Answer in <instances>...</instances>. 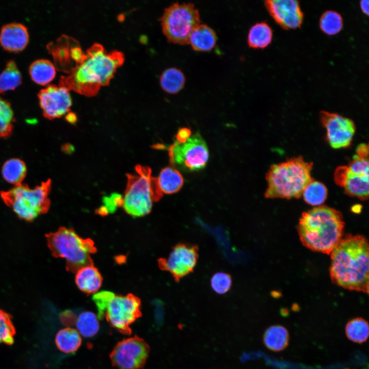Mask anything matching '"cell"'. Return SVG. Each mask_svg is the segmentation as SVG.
I'll list each match as a JSON object with an SVG mask.
<instances>
[{"label":"cell","mask_w":369,"mask_h":369,"mask_svg":"<svg viewBox=\"0 0 369 369\" xmlns=\"http://www.w3.org/2000/svg\"><path fill=\"white\" fill-rule=\"evenodd\" d=\"M140 302L130 294L114 296L110 302L105 315L109 323L123 333L130 331V326L140 315Z\"/></svg>","instance_id":"30bf717a"},{"label":"cell","mask_w":369,"mask_h":369,"mask_svg":"<svg viewBox=\"0 0 369 369\" xmlns=\"http://www.w3.org/2000/svg\"><path fill=\"white\" fill-rule=\"evenodd\" d=\"M356 155L361 157L368 158V147L365 144H360L356 149Z\"/></svg>","instance_id":"74e56055"},{"label":"cell","mask_w":369,"mask_h":369,"mask_svg":"<svg viewBox=\"0 0 369 369\" xmlns=\"http://www.w3.org/2000/svg\"><path fill=\"white\" fill-rule=\"evenodd\" d=\"M163 34L168 40L178 45H187L193 30L200 24L198 10L193 3L172 4L160 19Z\"/></svg>","instance_id":"ba28073f"},{"label":"cell","mask_w":369,"mask_h":369,"mask_svg":"<svg viewBox=\"0 0 369 369\" xmlns=\"http://www.w3.org/2000/svg\"><path fill=\"white\" fill-rule=\"evenodd\" d=\"M55 344L61 352L71 353L79 347L81 339L78 331L74 329L66 327L59 330L57 333Z\"/></svg>","instance_id":"cb8c5ba5"},{"label":"cell","mask_w":369,"mask_h":369,"mask_svg":"<svg viewBox=\"0 0 369 369\" xmlns=\"http://www.w3.org/2000/svg\"><path fill=\"white\" fill-rule=\"evenodd\" d=\"M320 116L326 130L327 139L331 147L340 149L348 147L356 131L353 121L337 113L325 111H321Z\"/></svg>","instance_id":"4fadbf2b"},{"label":"cell","mask_w":369,"mask_h":369,"mask_svg":"<svg viewBox=\"0 0 369 369\" xmlns=\"http://www.w3.org/2000/svg\"><path fill=\"white\" fill-rule=\"evenodd\" d=\"M11 319L9 314L0 309V344L11 345L14 342L15 330Z\"/></svg>","instance_id":"d6a6232c"},{"label":"cell","mask_w":369,"mask_h":369,"mask_svg":"<svg viewBox=\"0 0 369 369\" xmlns=\"http://www.w3.org/2000/svg\"><path fill=\"white\" fill-rule=\"evenodd\" d=\"M51 185L50 179L34 189L21 183L9 191L1 192V195L5 204L11 208L20 219L32 221L48 211Z\"/></svg>","instance_id":"52a82bcc"},{"label":"cell","mask_w":369,"mask_h":369,"mask_svg":"<svg viewBox=\"0 0 369 369\" xmlns=\"http://www.w3.org/2000/svg\"><path fill=\"white\" fill-rule=\"evenodd\" d=\"M368 176L354 174L345 166L336 169L334 180L337 184L344 188L346 194L364 200L368 197Z\"/></svg>","instance_id":"2e32d148"},{"label":"cell","mask_w":369,"mask_h":369,"mask_svg":"<svg viewBox=\"0 0 369 369\" xmlns=\"http://www.w3.org/2000/svg\"><path fill=\"white\" fill-rule=\"evenodd\" d=\"M211 286L218 294L227 293L232 285V278L230 274L225 272L214 274L211 279Z\"/></svg>","instance_id":"836d02e7"},{"label":"cell","mask_w":369,"mask_h":369,"mask_svg":"<svg viewBox=\"0 0 369 369\" xmlns=\"http://www.w3.org/2000/svg\"><path fill=\"white\" fill-rule=\"evenodd\" d=\"M344 227L341 212L321 205L302 214L297 231L304 246L314 251L330 254L342 239Z\"/></svg>","instance_id":"3957f363"},{"label":"cell","mask_w":369,"mask_h":369,"mask_svg":"<svg viewBox=\"0 0 369 369\" xmlns=\"http://www.w3.org/2000/svg\"><path fill=\"white\" fill-rule=\"evenodd\" d=\"M186 78L183 73L176 68L165 70L160 76V84L162 89L170 94H175L184 87Z\"/></svg>","instance_id":"d4e9b609"},{"label":"cell","mask_w":369,"mask_h":369,"mask_svg":"<svg viewBox=\"0 0 369 369\" xmlns=\"http://www.w3.org/2000/svg\"><path fill=\"white\" fill-rule=\"evenodd\" d=\"M29 40L27 28L18 23H10L4 26L1 30L0 43L9 51L18 52L23 50Z\"/></svg>","instance_id":"e0dca14e"},{"label":"cell","mask_w":369,"mask_h":369,"mask_svg":"<svg viewBox=\"0 0 369 369\" xmlns=\"http://www.w3.org/2000/svg\"><path fill=\"white\" fill-rule=\"evenodd\" d=\"M343 25V19L341 14L334 10L325 11L319 19L321 30L329 35H334L340 32Z\"/></svg>","instance_id":"4dcf8cb0"},{"label":"cell","mask_w":369,"mask_h":369,"mask_svg":"<svg viewBox=\"0 0 369 369\" xmlns=\"http://www.w3.org/2000/svg\"><path fill=\"white\" fill-rule=\"evenodd\" d=\"M273 31L265 22H258L253 25L248 34V44L250 48L263 49L272 42Z\"/></svg>","instance_id":"44dd1931"},{"label":"cell","mask_w":369,"mask_h":369,"mask_svg":"<svg viewBox=\"0 0 369 369\" xmlns=\"http://www.w3.org/2000/svg\"><path fill=\"white\" fill-rule=\"evenodd\" d=\"M345 332L349 340L355 343H362L368 337V322L361 317L353 318L347 323Z\"/></svg>","instance_id":"4316f807"},{"label":"cell","mask_w":369,"mask_h":369,"mask_svg":"<svg viewBox=\"0 0 369 369\" xmlns=\"http://www.w3.org/2000/svg\"><path fill=\"white\" fill-rule=\"evenodd\" d=\"M22 80L21 74L16 64L9 61L0 74V93L13 90L18 86Z\"/></svg>","instance_id":"f546056e"},{"label":"cell","mask_w":369,"mask_h":369,"mask_svg":"<svg viewBox=\"0 0 369 369\" xmlns=\"http://www.w3.org/2000/svg\"><path fill=\"white\" fill-rule=\"evenodd\" d=\"M302 195L308 204L319 206L326 200L327 190L324 184L313 180L305 187Z\"/></svg>","instance_id":"f1b7e54d"},{"label":"cell","mask_w":369,"mask_h":369,"mask_svg":"<svg viewBox=\"0 0 369 369\" xmlns=\"http://www.w3.org/2000/svg\"><path fill=\"white\" fill-rule=\"evenodd\" d=\"M2 175L7 182L17 186L21 184L25 178L27 168L25 162L18 158L7 160L2 168Z\"/></svg>","instance_id":"484cf974"},{"label":"cell","mask_w":369,"mask_h":369,"mask_svg":"<svg viewBox=\"0 0 369 369\" xmlns=\"http://www.w3.org/2000/svg\"><path fill=\"white\" fill-rule=\"evenodd\" d=\"M368 0H362L360 2V7L362 12L366 14L367 16L368 15Z\"/></svg>","instance_id":"f35d334b"},{"label":"cell","mask_w":369,"mask_h":369,"mask_svg":"<svg viewBox=\"0 0 369 369\" xmlns=\"http://www.w3.org/2000/svg\"><path fill=\"white\" fill-rule=\"evenodd\" d=\"M368 243L360 235L347 234L333 250L330 274L332 282L344 289L368 292Z\"/></svg>","instance_id":"6da1fadb"},{"label":"cell","mask_w":369,"mask_h":369,"mask_svg":"<svg viewBox=\"0 0 369 369\" xmlns=\"http://www.w3.org/2000/svg\"><path fill=\"white\" fill-rule=\"evenodd\" d=\"M122 200L123 197L118 193H112L104 196L102 204L98 209V214L106 215L114 213L118 208L122 206Z\"/></svg>","instance_id":"e575fe53"},{"label":"cell","mask_w":369,"mask_h":369,"mask_svg":"<svg viewBox=\"0 0 369 369\" xmlns=\"http://www.w3.org/2000/svg\"><path fill=\"white\" fill-rule=\"evenodd\" d=\"M123 60L122 53L108 52L101 46L94 45L69 75L61 79L60 85L82 94L93 95L108 84Z\"/></svg>","instance_id":"7a4b0ae2"},{"label":"cell","mask_w":369,"mask_h":369,"mask_svg":"<svg viewBox=\"0 0 369 369\" xmlns=\"http://www.w3.org/2000/svg\"><path fill=\"white\" fill-rule=\"evenodd\" d=\"M135 170V173L127 175L122 206L130 215L139 217L151 212L153 202L159 200L162 193L150 168L137 165Z\"/></svg>","instance_id":"5b68a950"},{"label":"cell","mask_w":369,"mask_h":369,"mask_svg":"<svg viewBox=\"0 0 369 369\" xmlns=\"http://www.w3.org/2000/svg\"><path fill=\"white\" fill-rule=\"evenodd\" d=\"M290 335L288 330L282 325H274L268 327L264 333L263 342L269 350L275 352L284 350L288 345Z\"/></svg>","instance_id":"ffe728a7"},{"label":"cell","mask_w":369,"mask_h":369,"mask_svg":"<svg viewBox=\"0 0 369 369\" xmlns=\"http://www.w3.org/2000/svg\"><path fill=\"white\" fill-rule=\"evenodd\" d=\"M114 293L108 291H100L93 294L92 299L98 311V317L101 318L105 315L108 306L114 297Z\"/></svg>","instance_id":"d590c367"},{"label":"cell","mask_w":369,"mask_h":369,"mask_svg":"<svg viewBox=\"0 0 369 369\" xmlns=\"http://www.w3.org/2000/svg\"><path fill=\"white\" fill-rule=\"evenodd\" d=\"M67 119L70 122H74L76 120V118L74 114L70 113L67 115Z\"/></svg>","instance_id":"ab89813d"},{"label":"cell","mask_w":369,"mask_h":369,"mask_svg":"<svg viewBox=\"0 0 369 369\" xmlns=\"http://www.w3.org/2000/svg\"><path fill=\"white\" fill-rule=\"evenodd\" d=\"M29 73L34 82L44 85L50 83L54 78L56 70L55 66L50 61L40 59L31 64Z\"/></svg>","instance_id":"603a6c76"},{"label":"cell","mask_w":369,"mask_h":369,"mask_svg":"<svg viewBox=\"0 0 369 369\" xmlns=\"http://www.w3.org/2000/svg\"><path fill=\"white\" fill-rule=\"evenodd\" d=\"M45 236L52 255L64 259L68 270L77 271L90 264L91 255L95 250L91 240L84 239L73 230L65 227L46 234Z\"/></svg>","instance_id":"8992f818"},{"label":"cell","mask_w":369,"mask_h":369,"mask_svg":"<svg viewBox=\"0 0 369 369\" xmlns=\"http://www.w3.org/2000/svg\"><path fill=\"white\" fill-rule=\"evenodd\" d=\"M198 247L179 243L172 249L167 258L159 260L161 269L169 272L176 281L192 273L197 262Z\"/></svg>","instance_id":"8fae6325"},{"label":"cell","mask_w":369,"mask_h":369,"mask_svg":"<svg viewBox=\"0 0 369 369\" xmlns=\"http://www.w3.org/2000/svg\"><path fill=\"white\" fill-rule=\"evenodd\" d=\"M313 163L305 161L301 156L272 165L266 174L268 198H298L305 187L313 179L311 176Z\"/></svg>","instance_id":"277c9868"},{"label":"cell","mask_w":369,"mask_h":369,"mask_svg":"<svg viewBox=\"0 0 369 369\" xmlns=\"http://www.w3.org/2000/svg\"><path fill=\"white\" fill-rule=\"evenodd\" d=\"M264 5L270 15L282 28L295 29L302 25L303 14L298 1L267 0Z\"/></svg>","instance_id":"9a60e30c"},{"label":"cell","mask_w":369,"mask_h":369,"mask_svg":"<svg viewBox=\"0 0 369 369\" xmlns=\"http://www.w3.org/2000/svg\"><path fill=\"white\" fill-rule=\"evenodd\" d=\"M156 180L159 189L162 194L176 193L183 184L182 176L177 169L172 167L162 169Z\"/></svg>","instance_id":"7402d4cb"},{"label":"cell","mask_w":369,"mask_h":369,"mask_svg":"<svg viewBox=\"0 0 369 369\" xmlns=\"http://www.w3.org/2000/svg\"><path fill=\"white\" fill-rule=\"evenodd\" d=\"M75 283L81 291L94 294L99 291L102 277L98 270L91 264L84 265L76 271Z\"/></svg>","instance_id":"ac0fdd59"},{"label":"cell","mask_w":369,"mask_h":369,"mask_svg":"<svg viewBox=\"0 0 369 369\" xmlns=\"http://www.w3.org/2000/svg\"><path fill=\"white\" fill-rule=\"evenodd\" d=\"M13 113L10 104L0 97V137H8L13 129Z\"/></svg>","instance_id":"1f68e13d"},{"label":"cell","mask_w":369,"mask_h":369,"mask_svg":"<svg viewBox=\"0 0 369 369\" xmlns=\"http://www.w3.org/2000/svg\"><path fill=\"white\" fill-rule=\"evenodd\" d=\"M368 158L361 157L355 154L347 167L353 173L357 175H369Z\"/></svg>","instance_id":"8d00e7d4"},{"label":"cell","mask_w":369,"mask_h":369,"mask_svg":"<svg viewBox=\"0 0 369 369\" xmlns=\"http://www.w3.org/2000/svg\"><path fill=\"white\" fill-rule=\"evenodd\" d=\"M44 116L49 119L66 114L72 105L69 90L59 85H50L41 90L38 94Z\"/></svg>","instance_id":"5bb4252c"},{"label":"cell","mask_w":369,"mask_h":369,"mask_svg":"<svg viewBox=\"0 0 369 369\" xmlns=\"http://www.w3.org/2000/svg\"><path fill=\"white\" fill-rule=\"evenodd\" d=\"M77 331L80 335L91 337L95 335L99 327L98 317L93 312L85 311L79 314L75 321Z\"/></svg>","instance_id":"83f0119b"},{"label":"cell","mask_w":369,"mask_h":369,"mask_svg":"<svg viewBox=\"0 0 369 369\" xmlns=\"http://www.w3.org/2000/svg\"><path fill=\"white\" fill-rule=\"evenodd\" d=\"M167 149L172 166L184 171L201 170L204 168L209 159L207 145L198 132L192 133L183 141L174 139Z\"/></svg>","instance_id":"9c48e42d"},{"label":"cell","mask_w":369,"mask_h":369,"mask_svg":"<svg viewBox=\"0 0 369 369\" xmlns=\"http://www.w3.org/2000/svg\"><path fill=\"white\" fill-rule=\"evenodd\" d=\"M149 352L145 341L134 337L119 342L112 351L111 359L118 369H138L145 363Z\"/></svg>","instance_id":"7c38bea8"},{"label":"cell","mask_w":369,"mask_h":369,"mask_svg":"<svg viewBox=\"0 0 369 369\" xmlns=\"http://www.w3.org/2000/svg\"><path fill=\"white\" fill-rule=\"evenodd\" d=\"M217 42L215 31L207 25L199 24L192 31L188 44L197 51H209L213 49Z\"/></svg>","instance_id":"d6986e66"}]
</instances>
